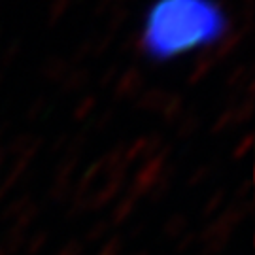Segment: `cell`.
I'll use <instances>...</instances> for the list:
<instances>
[{"label": "cell", "mask_w": 255, "mask_h": 255, "mask_svg": "<svg viewBox=\"0 0 255 255\" xmlns=\"http://www.w3.org/2000/svg\"><path fill=\"white\" fill-rule=\"evenodd\" d=\"M229 30L221 0H151L142 15L138 49L149 63H172L221 44Z\"/></svg>", "instance_id": "cell-1"}]
</instances>
